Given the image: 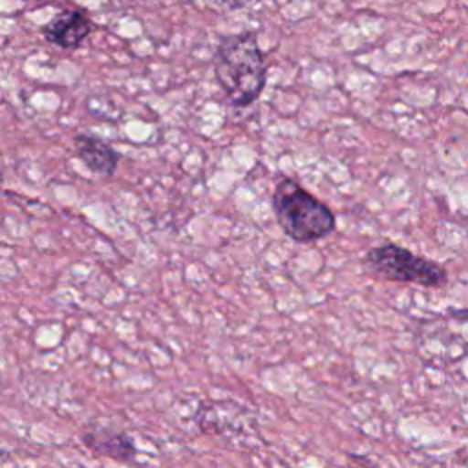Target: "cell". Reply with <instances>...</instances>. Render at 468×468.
<instances>
[{
	"label": "cell",
	"mask_w": 468,
	"mask_h": 468,
	"mask_svg": "<svg viewBox=\"0 0 468 468\" xmlns=\"http://www.w3.org/2000/svg\"><path fill=\"white\" fill-rule=\"evenodd\" d=\"M95 31L93 20L82 9H62L40 26V35L60 49H77Z\"/></svg>",
	"instance_id": "cell-4"
},
{
	"label": "cell",
	"mask_w": 468,
	"mask_h": 468,
	"mask_svg": "<svg viewBox=\"0 0 468 468\" xmlns=\"http://www.w3.org/2000/svg\"><path fill=\"white\" fill-rule=\"evenodd\" d=\"M2 179H4V174H2V168H0V183H2Z\"/></svg>",
	"instance_id": "cell-8"
},
{
	"label": "cell",
	"mask_w": 468,
	"mask_h": 468,
	"mask_svg": "<svg viewBox=\"0 0 468 468\" xmlns=\"http://www.w3.org/2000/svg\"><path fill=\"white\" fill-rule=\"evenodd\" d=\"M271 205L280 229L296 243H313L336 229L335 212L292 177L276 183Z\"/></svg>",
	"instance_id": "cell-2"
},
{
	"label": "cell",
	"mask_w": 468,
	"mask_h": 468,
	"mask_svg": "<svg viewBox=\"0 0 468 468\" xmlns=\"http://www.w3.org/2000/svg\"><path fill=\"white\" fill-rule=\"evenodd\" d=\"M75 155L82 161V165L102 177H112L117 172L121 154L101 137L90 133H77L73 137Z\"/></svg>",
	"instance_id": "cell-5"
},
{
	"label": "cell",
	"mask_w": 468,
	"mask_h": 468,
	"mask_svg": "<svg viewBox=\"0 0 468 468\" xmlns=\"http://www.w3.org/2000/svg\"><path fill=\"white\" fill-rule=\"evenodd\" d=\"M80 441L93 453L113 459V461L126 463V461H132L137 453L132 437L126 435L124 431H115L108 428L90 430L80 435Z\"/></svg>",
	"instance_id": "cell-6"
},
{
	"label": "cell",
	"mask_w": 468,
	"mask_h": 468,
	"mask_svg": "<svg viewBox=\"0 0 468 468\" xmlns=\"http://www.w3.org/2000/svg\"><path fill=\"white\" fill-rule=\"evenodd\" d=\"M364 263L384 282L415 283L428 289H439L448 282V272L441 263L393 241L371 247L366 252Z\"/></svg>",
	"instance_id": "cell-3"
},
{
	"label": "cell",
	"mask_w": 468,
	"mask_h": 468,
	"mask_svg": "<svg viewBox=\"0 0 468 468\" xmlns=\"http://www.w3.org/2000/svg\"><path fill=\"white\" fill-rule=\"evenodd\" d=\"M212 66L230 106L247 108L260 99L267 80V68L254 31L221 35L212 55Z\"/></svg>",
	"instance_id": "cell-1"
},
{
	"label": "cell",
	"mask_w": 468,
	"mask_h": 468,
	"mask_svg": "<svg viewBox=\"0 0 468 468\" xmlns=\"http://www.w3.org/2000/svg\"><path fill=\"white\" fill-rule=\"evenodd\" d=\"M218 2L221 7L229 9V11H234V9H241V7H247L252 0H214Z\"/></svg>",
	"instance_id": "cell-7"
}]
</instances>
